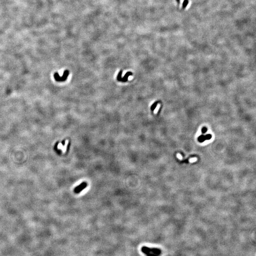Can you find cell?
<instances>
[{
    "label": "cell",
    "mask_w": 256,
    "mask_h": 256,
    "mask_svg": "<svg viewBox=\"0 0 256 256\" xmlns=\"http://www.w3.org/2000/svg\"><path fill=\"white\" fill-rule=\"evenodd\" d=\"M157 104H158V102H156L155 103H154L153 105H152V106L151 107V109L152 111H154L155 110V109L157 107Z\"/></svg>",
    "instance_id": "obj_6"
},
{
    "label": "cell",
    "mask_w": 256,
    "mask_h": 256,
    "mask_svg": "<svg viewBox=\"0 0 256 256\" xmlns=\"http://www.w3.org/2000/svg\"><path fill=\"white\" fill-rule=\"evenodd\" d=\"M205 139V137L203 135H201L198 138V140L200 142H203Z\"/></svg>",
    "instance_id": "obj_5"
},
{
    "label": "cell",
    "mask_w": 256,
    "mask_h": 256,
    "mask_svg": "<svg viewBox=\"0 0 256 256\" xmlns=\"http://www.w3.org/2000/svg\"><path fill=\"white\" fill-rule=\"evenodd\" d=\"M68 74H69V73H68V71H65L63 76L61 77L59 76V75L58 74V73H56L54 74V78L57 81H59V82L64 81H65L67 78Z\"/></svg>",
    "instance_id": "obj_2"
},
{
    "label": "cell",
    "mask_w": 256,
    "mask_h": 256,
    "mask_svg": "<svg viewBox=\"0 0 256 256\" xmlns=\"http://www.w3.org/2000/svg\"><path fill=\"white\" fill-rule=\"evenodd\" d=\"M188 3H189L188 0H184V1L183 2V5H182V8L183 9L186 8V7L188 5Z\"/></svg>",
    "instance_id": "obj_4"
},
{
    "label": "cell",
    "mask_w": 256,
    "mask_h": 256,
    "mask_svg": "<svg viewBox=\"0 0 256 256\" xmlns=\"http://www.w3.org/2000/svg\"><path fill=\"white\" fill-rule=\"evenodd\" d=\"M205 137V139H206V140H209L211 138V136L210 134H208Z\"/></svg>",
    "instance_id": "obj_8"
},
{
    "label": "cell",
    "mask_w": 256,
    "mask_h": 256,
    "mask_svg": "<svg viewBox=\"0 0 256 256\" xmlns=\"http://www.w3.org/2000/svg\"><path fill=\"white\" fill-rule=\"evenodd\" d=\"M141 250L146 256H160L162 251L158 248H151L147 246H143Z\"/></svg>",
    "instance_id": "obj_1"
},
{
    "label": "cell",
    "mask_w": 256,
    "mask_h": 256,
    "mask_svg": "<svg viewBox=\"0 0 256 256\" xmlns=\"http://www.w3.org/2000/svg\"><path fill=\"white\" fill-rule=\"evenodd\" d=\"M207 131V129L206 127L202 128V132L203 133H205V132H206Z\"/></svg>",
    "instance_id": "obj_7"
},
{
    "label": "cell",
    "mask_w": 256,
    "mask_h": 256,
    "mask_svg": "<svg viewBox=\"0 0 256 256\" xmlns=\"http://www.w3.org/2000/svg\"><path fill=\"white\" fill-rule=\"evenodd\" d=\"M87 186V184L86 182H83V183L81 184L80 185L76 187L74 189V192L76 194H78L81 191H82L84 188H86Z\"/></svg>",
    "instance_id": "obj_3"
},
{
    "label": "cell",
    "mask_w": 256,
    "mask_h": 256,
    "mask_svg": "<svg viewBox=\"0 0 256 256\" xmlns=\"http://www.w3.org/2000/svg\"><path fill=\"white\" fill-rule=\"evenodd\" d=\"M176 1H177V3H178V4H180V0H176Z\"/></svg>",
    "instance_id": "obj_9"
}]
</instances>
